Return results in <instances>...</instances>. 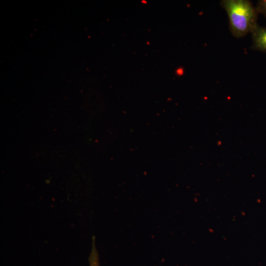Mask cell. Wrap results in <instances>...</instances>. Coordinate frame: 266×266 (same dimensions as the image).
<instances>
[{"instance_id":"1","label":"cell","mask_w":266,"mask_h":266,"mask_svg":"<svg viewBox=\"0 0 266 266\" xmlns=\"http://www.w3.org/2000/svg\"><path fill=\"white\" fill-rule=\"evenodd\" d=\"M221 6L226 10L229 20V28L236 38L252 33L258 25V12L249 0H222Z\"/></svg>"},{"instance_id":"2","label":"cell","mask_w":266,"mask_h":266,"mask_svg":"<svg viewBox=\"0 0 266 266\" xmlns=\"http://www.w3.org/2000/svg\"><path fill=\"white\" fill-rule=\"evenodd\" d=\"M251 49L266 52V27L259 25L252 33Z\"/></svg>"},{"instance_id":"3","label":"cell","mask_w":266,"mask_h":266,"mask_svg":"<svg viewBox=\"0 0 266 266\" xmlns=\"http://www.w3.org/2000/svg\"><path fill=\"white\" fill-rule=\"evenodd\" d=\"M258 13L263 14L266 18V0H260L255 6Z\"/></svg>"},{"instance_id":"4","label":"cell","mask_w":266,"mask_h":266,"mask_svg":"<svg viewBox=\"0 0 266 266\" xmlns=\"http://www.w3.org/2000/svg\"><path fill=\"white\" fill-rule=\"evenodd\" d=\"M90 264L91 266H99L98 259L96 255L93 254L91 256Z\"/></svg>"}]
</instances>
